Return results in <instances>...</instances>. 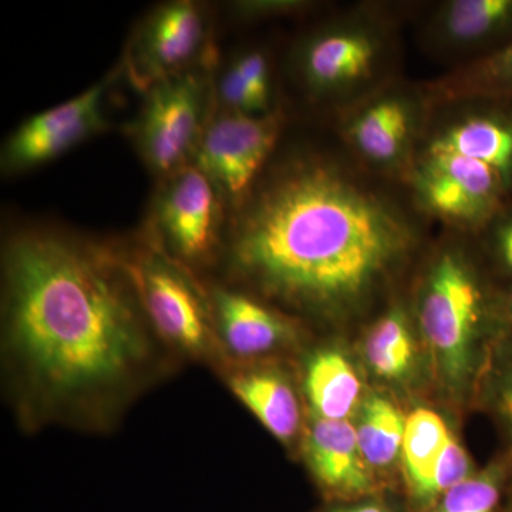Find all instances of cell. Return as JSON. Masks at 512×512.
I'll use <instances>...</instances> for the list:
<instances>
[{
	"label": "cell",
	"mask_w": 512,
	"mask_h": 512,
	"mask_svg": "<svg viewBox=\"0 0 512 512\" xmlns=\"http://www.w3.org/2000/svg\"><path fill=\"white\" fill-rule=\"evenodd\" d=\"M2 382L19 429L109 434L183 367L151 326L123 247L19 232L2 254Z\"/></svg>",
	"instance_id": "cell-1"
},
{
	"label": "cell",
	"mask_w": 512,
	"mask_h": 512,
	"mask_svg": "<svg viewBox=\"0 0 512 512\" xmlns=\"http://www.w3.org/2000/svg\"><path fill=\"white\" fill-rule=\"evenodd\" d=\"M399 212L335 167L285 168L238 205L218 268L224 284L293 318L339 322L413 247Z\"/></svg>",
	"instance_id": "cell-2"
},
{
	"label": "cell",
	"mask_w": 512,
	"mask_h": 512,
	"mask_svg": "<svg viewBox=\"0 0 512 512\" xmlns=\"http://www.w3.org/2000/svg\"><path fill=\"white\" fill-rule=\"evenodd\" d=\"M416 326L441 396L457 407L476 404L490 350L510 326L500 289L491 288L460 252H441L421 282Z\"/></svg>",
	"instance_id": "cell-3"
},
{
	"label": "cell",
	"mask_w": 512,
	"mask_h": 512,
	"mask_svg": "<svg viewBox=\"0 0 512 512\" xmlns=\"http://www.w3.org/2000/svg\"><path fill=\"white\" fill-rule=\"evenodd\" d=\"M140 301L158 338L181 365L194 363L217 372L222 353L207 284L146 241L124 248Z\"/></svg>",
	"instance_id": "cell-4"
},
{
	"label": "cell",
	"mask_w": 512,
	"mask_h": 512,
	"mask_svg": "<svg viewBox=\"0 0 512 512\" xmlns=\"http://www.w3.org/2000/svg\"><path fill=\"white\" fill-rule=\"evenodd\" d=\"M221 197L197 165H185L165 178L147 241L195 275L215 268L224 245Z\"/></svg>",
	"instance_id": "cell-5"
},
{
	"label": "cell",
	"mask_w": 512,
	"mask_h": 512,
	"mask_svg": "<svg viewBox=\"0 0 512 512\" xmlns=\"http://www.w3.org/2000/svg\"><path fill=\"white\" fill-rule=\"evenodd\" d=\"M208 87L204 77L184 72L147 90L133 136L144 163L167 178L195 154L207 120Z\"/></svg>",
	"instance_id": "cell-6"
},
{
	"label": "cell",
	"mask_w": 512,
	"mask_h": 512,
	"mask_svg": "<svg viewBox=\"0 0 512 512\" xmlns=\"http://www.w3.org/2000/svg\"><path fill=\"white\" fill-rule=\"evenodd\" d=\"M205 284L227 362L296 359L311 343L308 325L302 320L224 282Z\"/></svg>",
	"instance_id": "cell-7"
},
{
	"label": "cell",
	"mask_w": 512,
	"mask_h": 512,
	"mask_svg": "<svg viewBox=\"0 0 512 512\" xmlns=\"http://www.w3.org/2000/svg\"><path fill=\"white\" fill-rule=\"evenodd\" d=\"M281 133L276 113L248 116L225 111L208 121L195 151V165L222 197L241 205Z\"/></svg>",
	"instance_id": "cell-8"
},
{
	"label": "cell",
	"mask_w": 512,
	"mask_h": 512,
	"mask_svg": "<svg viewBox=\"0 0 512 512\" xmlns=\"http://www.w3.org/2000/svg\"><path fill=\"white\" fill-rule=\"evenodd\" d=\"M215 375L291 456L299 457L309 413L296 359L227 362Z\"/></svg>",
	"instance_id": "cell-9"
},
{
	"label": "cell",
	"mask_w": 512,
	"mask_h": 512,
	"mask_svg": "<svg viewBox=\"0 0 512 512\" xmlns=\"http://www.w3.org/2000/svg\"><path fill=\"white\" fill-rule=\"evenodd\" d=\"M110 83L103 80L79 96L30 117L6 141L3 170L18 173L47 163L103 130L104 96Z\"/></svg>",
	"instance_id": "cell-10"
},
{
	"label": "cell",
	"mask_w": 512,
	"mask_h": 512,
	"mask_svg": "<svg viewBox=\"0 0 512 512\" xmlns=\"http://www.w3.org/2000/svg\"><path fill=\"white\" fill-rule=\"evenodd\" d=\"M299 457L326 503H345L389 491V485L363 456L352 420L309 417Z\"/></svg>",
	"instance_id": "cell-11"
},
{
	"label": "cell",
	"mask_w": 512,
	"mask_h": 512,
	"mask_svg": "<svg viewBox=\"0 0 512 512\" xmlns=\"http://www.w3.org/2000/svg\"><path fill=\"white\" fill-rule=\"evenodd\" d=\"M205 19L195 3L173 2L151 13L138 30L128 67L144 90L168 77L184 73L205 42Z\"/></svg>",
	"instance_id": "cell-12"
},
{
	"label": "cell",
	"mask_w": 512,
	"mask_h": 512,
	"mask_svg": "<svg viewBox=\"0 0 512 512\" xmlns=\"http://www.w3.org/2000/svg\"><path fill=\"white\" fill-rule=\"evenodd\" d=\"M309 417L352 420L367 390L356 363L338 342L309 343L296 357Z\"/></svg>",
	"instance_id": "cell-13"
},
{
	"label": "cell",
	"mask_w": 512,
	"mask_h": 512,
	"mask_svg": "<svg viewBox=\"0 0 512 512\" xmlns=\"http://www.w3.org/2000/svg\"><path fill=\"white\" fill-rule=\"evenodd\" d=\"M360 355L366 372L386 392L413 389L424 369L429 373L416 322L399 306L383 313L366 330Z\"/></svg>",
	"instance_id": "cell-14"
},
{
	"label": "cell",
	"mask_w": 512,
	"mask_h": 512,
	"mask_svg": "<svg viewBox=\"0 0 512 512\" xmlns=\"http://www.w3.org/2000/svg\"><path fill=\"white\" fill-rule=\"evenodd\" d=\"M380 57V42L370 30L338 28L313 37L305 47L302 70L318 92H342L366 80Z\"/></svg>",
	"instance_id": "cell-15"
},
{
	"label": "cell",
	"mask_w": 512,
	"mask_h": 512,
	"mask_svg": "<svg viewBox=\"0 0 512 512\" xmlns=\"http://www.w3.org/2000/svg\"><path fill=\"white\" fill-rule=\"evenodd\" d=\"M491 110L473 114L434 138L429 153L480 161L503 175L512 192V103L493 101Z\"/></svg>",
	"instance_id": "cell-16"
},
{
	"label": "cell",
	"mask_w": 512,
	"mask_h": 512,
	"mask_svg": "<svg viewBox=\"0 0 512 512\" xmlns=\"http://www.w3.org/2000/svg\"><path fill=\"white\" fill-rule=\"evenodd\" d=\"M453 436L446 419L430 407L407 414L400 473L410 512H423L433 503L434 474Z\"/></svg>",
	"instance_id": "cell-17"
},
{
	"label": "cell",
	"mask_w": 512,
	"mask_h": 512,
	"mask_svg": "<svg viewBox=\"0 0 512 512\" xmlns=\"http://www.w3.org/2000/svg\"><path fill=\"white\" fill-rule=\"evenodd\" d=\"M407 414L386 390H367L352 419L360 450L369 466L392 487L393 474L400 471Z\"/></svg>",
	"instance_id": "cell-18"
},
{
	"label": "cell",
	"mask_w": 512,
	"mask_h": 512,
	"mask_svg": "<svg viewBox=\"0 0 512 512\" xmlns=\"http://www.w3.org/2000/svg\"><path fill=\"white\" fill-rule=\"evenodd\" d=\"M414 123L412 103L406 97H380L365 107L349 127L359 153L377 164L393 163L402 156Z\"/></svg>",
	"instance_id": "cell-19"
},
{
	"label": "cell",
	"mask_w": 512,
	"mask_h": 512,
	"mask_svg": "<svg viewBox=\"0 0 512 512\" xmlns=\"http://www.w3.org/2000/svg\"><path fill=\"white\" fill-rule=\"evenodd\" d=\"M437 35L451 47L512 39V0H454L437 18Z\"/></svg>",
	"instance_id": "cell-20"
},
{
	"label": "cell",
	"mask_w": 512,
	"mask_h": 512,
	"mask_svg": "<svg viewBox=\"0 0 512 512\" xmlns=\"http://www.w3.org/2000/svg\"><path fill=\"white\" fill-rule=\"evenodd\" d=\"M512 481V450L504 448L483 468L437 498L423 512H503Z\"/></svg>",
	"instance_id": "cell-21"
},
{
	"label": "cell",
	"mask_w": 512,
	"mask_h": 512,
	"mask_svg": "<svg viewBox=\"0 0 512 512\" xmlns=\"http://www.w3.org/2000/svg\"><path fill=\"white\" fill-rule=\"evenodd\" d=\"M414 177L420 200L444 220L487 227L501 212L478 200L427 157Z\"/></svg>",
	"instance_id": "cell-22"
},
{
	"label": "cell",
	"mask_w": 512,
	"mask_h": 512,
	"mask_svg": "<svg viewBox=\"0 0 512 512\" xmlns=\"http://www.w3.org/2000/svg\"><path fill=\"white\" fill-rule=\"evenodd\" d=\"M437 96L444 99H481L512 103V39L441 80Z\"/></svg>",
	"instance_id": "cell-23"
},
{
	"label": "cell",
	"mask_w": 512,
	"mask_h": 512,
	"mask_svg": "<svg viewBox=\"0 0 512 512\" xmlns=\"http://www.w3.org/2000/svg\"><path fill=\"white\" fill-rule=\"evenodd\" d=\"M494 421L512 450V328L498 336L478 382L476 404Z\"/></svg>",
	"instance_id": "cell-24"
},
{
	"label": "cell",
	"mask_w": 512,
	"mask_h": 512,
	"mask_svg": "<svg viewBox=\"0 0 512 512\" xmlns=\"http://www.w3.org/2000/svg\"><path fill=\"white\" fill-rule=\"evenodd\" d=\"M487 228L491 256L500 271L512 282V204H508Z\"/></svg>",
	"instance_id": "cell-25"
},
{
	"label": "cell",
	"mask_w": 512,
	"mask_h": 512,
	"mask_svg": "<svg viewBox=\"0 0 512 512\" xmlns=\"http://www.w3.org/2000/svg\"><path fill=\"white\" fill-rule=\"evenodd\" d=\"M232 66L241 74L256 100L268 111L271 83H269V64L265 56L258 52L245 53L239 56Z\"/></svg>",
	"instance_id": "cell-26"
},
{
	"label": "cell",
	"mask_w": 512,
	"mask_h": 512,
	"mask_svg": "<svg viewBox=\"0 0 512 512\" xmlns=\"http://www.w3.org/2000/svg\"><path fill=\"white\" fill-rule=\"evenodd\" d=\"M319 512H410L409 508H400L390 501L387 493L372 495V497L360 498L345 503H326V507Z\"/></svg>",
	"instance_id": "cell-27"
},
{
	"label": "cell",
	"mask_w": 512,
	"mask_h": 512,
	"mask_svg": "<svg viewBox=\"0 0 512 512\" xmlns=\"http://www.w3.org/2000/svg\"><path fill=\"white\" fill-rule=\"evenodd\" d=\"M242 13H249L251 16H256L258 13L268 15V13H285L292 12V10L303 8L302 2H292V0H276V2H247L238 6Z\"/></svg>",
	"instance_id": "cell-28"
},
{
	"label": "cell",
	"mask_w": 512,
	"mask_h": 512,
	"mask_svg": "<svg viewBox=\"0 0 512 512\" xmlns=\"http://www.w3.org/2000/svg\"><path fill=\"white\" fill-rule=\"evenodd\" d=\"M500 296L505 318H507L512 328V282H508V285L505 286L504 289H501Z\"/></svg>",
	"instance_id": "cell-29"
},
{
	"label": "cell",
	"mask_w": 512,
	"mask_h": 512,
	"mask_svg": "<svg viewBox=\"0 0 512 512\" xmlns=\"http://www.w3.org/2000/svg\"><path fill=\"white\" fill-rule=\"evenodd\" d=\"M504 511L512 512V481L510 488H508L507 497H505Z\"/></svg>",
	"instance_id": "cell-30"
},
{
	"label": "cell",
	"mask_w": 512,
	"mask_h": 512,
	"mask_svg": "<svg viewBox=\"0 0 512 512\" xmlns=\"http://www.w3.org/2000/svg\"><path fill=\"white\" fill-rule=\"evenodd\" d=\"M503 512H505V511L503 510Z\"/></svg>",
	"instance_id": "cell-31"
}]
</instances>
